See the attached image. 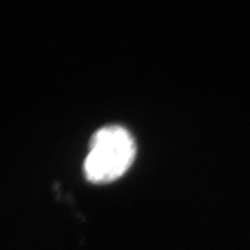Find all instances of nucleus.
I'll return each instance as SVG.
<instances>
[{
	"label": "nucleus",
	"instance_id": "1",
	"mask_svg": "<svg viewBox=\"0 0 250 250\" xmlns=\"http://www.w3.org/2000/svg\"><path fill=\"white\" fill-rule=\"evenodd\" d=\"M135 154V142L127 129L120 125L105 126L90 140L83 164L85 178L96 185L116 181L131 167Z\"/></svg>",
	"mask_w": 250,
	"mask_h": 250
}]
</instances>
